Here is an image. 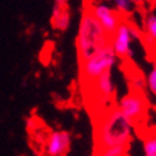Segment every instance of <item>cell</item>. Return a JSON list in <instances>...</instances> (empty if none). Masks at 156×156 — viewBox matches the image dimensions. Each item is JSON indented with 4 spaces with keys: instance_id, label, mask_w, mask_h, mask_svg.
Here are the masks:
<instances>
[{
    "instance_id": "1",
    "label": "cell",
    "mask_w": 156,
    "mask_h": 156,
    "mask_svg": "<svg viewBox=\"0 0 156 156\" xmlns=\"http://www.w3.org/2000/svg\"><path fill=\"white\" fill-rule=\"evenodd\" d=\"M105 43H108V33L91 12L85 13L81 17L76 36V48L80 61L88 58Z\"/></svg>"
},
{
    "instance_id": "2",
    "label": "cell",
    "mask_w": 156,
    "mask_h": 156,
    "mask_svg": "<svg viewBox=\"0 0 156 156\" xmlns=\"http://www.w3.org/2000/svg\"><path fill=\"white\" fill-rule=\"evenodd\" d=\"M132 129L133 124L122 114L119 109H114L100 124L98 129V144L102 149L114 145L128 146Z\"/></svg>"
},
{
    "instance_id": "3",
    "label": "cell",
    "mask_w": 156,
    "mask_h": 156,
    "mask_svg": "<svg viewBox=\"0 0 156 156\" xmlns=\"http://www.w3.org/2000/svg\"><path fill=\"white\" fill-rule=\"evenodd\" d=\"M115 61L117 56L111 42H108L88 58L81 61V75L87 81H94L98 76L112 70Z\"/></svg>"
},
{
    "instance_id": "4",
    "label": "cell",
    "mask_w": 156,
    "mask_h": 156,
    "mask_svg": "<svg viewBox=\"0 0 156 156\" xmlns=\"http://www.w3.org/2000/svg\"><path fill=\"white\" fill-rule=\"evenodd\" d=\"M140 38L138 29L126 22H121L111 38V44L117 57L131 58L133 56L132 50V40Z\"/></svg>"
},
{
    "instance_id": "5",
    "label": "cell",
    "mask_w": 156,
    "mask_h": 156,
    "mask_svg": "<svg viewBox=\"0 0 156 156\" xmlns=\"http://www.w3.org/2000/svg\"><path fill=\"white\" fill-rule=\"evenodd\" d=\"M118 109L135 126L137 122H141L146 115V100L140 91H132L121 99Z\"/></svg>"
},
{
    "instance_id": "6",
    "label": "cell",
    "mask_w": 156,
    "mask_h": 156,
    "mask_svg": "<svg viewBox=\"0 0 156 156\" xmlns=\"http://www.w3.org/2000/svg\"><path fill=\"white\" fill-rule=\"evenodd\" d=\"M93 15L98 19V22L102 24L104 30L108 33V36H112L114 33V30L117 29L118 24L121 23L118 13L113 12L111 6H108L105 4H98L93 8L91 10Z\"/></svg>"
},
{
    "instance_id": "7",
    "label": "cell",
    "mask_w": 156,
    "mask_h": 156,
    "mask_svg": "<svg viewBox=\"0 0 156 156\" xmlns=\"http://www.w3.org/2000/svg\"><path fill=\"white\" fill-rule=\"evenodd\" d=\"M71 146V136L66 131L53 132L46 145V154L50 156L66 155Z\"/></svg>"
},
{
    "instance_id": "8",
    "label": "cell",
    "mask_w": 156,
    "mask_h": 156,
    "mask_svg": "<svg viewBox=\"0 0 156 156\" xmlns=\"http://www.w3.org/2000/svg\"><path fill=\"white\" fill-rule=\"evenodd\" d=\"M94 88L99 97L111 99L115 94V84L112 77V70L105 71L94 80Z\"/></svg>"
},
{
    "instance_id": "9",
    "label": "cell",
    "mask_w": 156,
    "mask_h": 156,
    "mask_svg": "<svg viewBox=\"0 0 156 156\" xmlns=\"http://www.w3.org/2000/svg\"><path fill=\"white\" fill-rule=\"evenodd\" d=\"M70 20H71V17H70V12L67 8L58 14L52 15V26L58 30H66L70 26Z\"/></svg>"
},
{
    "instance_id": "10",
    "label": "cell",
    "mask_w": 156,
    "mask_h": 156,
    "mask_svg": "<svg viewBox=\"0 0 156 156\" xmlns=\"http://www.w3.org/2000/svg\"><path fill=\"white\" fill-rule=\"evenodd\" d=\"M99 154L104 156H123L127 154V146H122V145L108 146L104 147V149H100Z\"/></svg>"
},
{
    "instance_id": "11",
    "label": "cell",
    "mask_w": 156,
    "mask_h": 156,
    "mask_svg": "<svg viewBox=\"0 0 156 156\" xmlns=\"http://www.w3.org/2000/svg\"><path fill=\"white\" fill-rule=\"evenodd\" d=\"M145 28L147 38L151 41H156V15H149L145 20Z\"/></svg>"
},
{
    "instance_id": "12",
    "label": "cell",
    "mask_w": 156,
    "mask_h": 156,
    "mask_svg": "<svg viewBox=\"0 0 156 156\" xmlns=\"http://www.w3.org/2000/svg\"><path fill=\"white\" fill-rule=\"evenodd\" d=\"M144 154L146 156H156V135L147 137L144 141Z\"/></svg>"
},
{
    "instance_id": "13",
    "label": "cell",
    "mask_w": 156,
    "mask_h": 156,
    "mask_svg": "<svg viewBox=\"0 0 156 156\" xmlns=\"http://www.w3.org/2000/svg\"><path fill=\"white\" fill-rule=\"evenodd\" d=\"M114 3V6L118 13H122V14H126V13H129L131 9H132V0H113Z\"/></svg>"
},
{
    "instance_id": "14",
    "label": "cell",
    "mask_w": 156,
    "mask_h": 156,
    "mask_svg": "<svg viewBox=\"0 0 156 156\" xmlns=\"http://www.w3.org/2000/svg\"><path fill=\"white\" fill-rule=\"evenodd\" d=\"M146 85H147V88H149L151 94H154L156 97V69L155 67L151 70V73L149 74V76H147Z\"/></svg>"
},
{
    "instance_id": "15",
    "label": "cell",
    "mask_w": 156,
    "mask_h": 156,
    "mask_svg": "<svg viewBox=\"0 0 156 156\" xmlns=\"http://www.w3.org/2000/svg\"><path fill=\"white\" fill-rule=\"evenodd\" d=\"M144 2V0H132V3L133 4H141Z\"/></svg>"
},
{
    "instance_id": "16",
    "label": "cell",
    "mask_w": 156,
    "mask_h": 156,
    "mask_svg": "<svg viewBox=\"0 0 156 156\" xmlns=\"http://www.w3.org/2000/svg\"><path fill=\"white\" fill-rule=\"evenodd\" d=\"M152 65H154V67L156 69V56H155V58H154V61H152Z\"/></svg>"
},
{
    "instance_id": "17",
    "label": "cell",
    "mask_w": 156,
    "mask_h": 156,
    "mask_svg": "<svg viewBox=\"0 0 156 156\" xmlns=\"http://www.w3.org/2000/svg\"><path fill=\"white\" fill-rule=\"evenodd\" d=\"M151 2H152V4H156V0H151Z\"/></svg>"
}]
</instances>
